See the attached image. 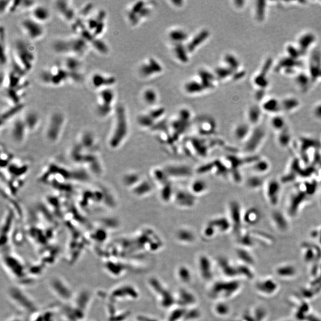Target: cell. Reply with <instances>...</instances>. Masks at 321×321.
Masks as SVG:
<instances>
[{
  "mask_svg": "<svg viewBox=\"0 0 321 321\" xmlns=\"http://www.w3.org/2000/svg\"><path fill=\"white\" fill-rule=\"evenodd\" d=\"M6 294L13 305L24 313L33 315L39 311V307L34 298L21 287L11 286L7 288Z\"/></svg>",
  "mask_w": 321,
  "mask_h": 321,
  "instance_id": "cell-1",
  "label": "cell"
},
{
  "mask_svg": "<svg viewBox=\"0 0 321 321\" xmlns=\"http://www.w3.org/2000/svg\"><path fill=\"white\" fill-rule=\"evenodd\" d=\"M54 50L60 54L69 57H79L86 52L89 43L80 36L68 39H58L54 44Z\"/></svg>",
  "mask_w": 321,
  "mask_h": 321,
  "instance_id": "cell-2",
  "label": "cell"
},
{
  "mask_svg": "<svg viewBox=\"0 0 321 321\" xmlns=\"http://www.w3.org/2000/svg\"><path fill=\"white\" fill-rule=\"evenodd\" d=\"M128 124L124 108L118 107L115 112L114 127L109 137L108 144L111 148H119L126 139L128 134Z\"/></svg>",
  "mask_w": 321,
  "mask_h": 321,
  "instance_id": "cell-3",
  "label": "cell"
},
{
  "mask_svg": "<svg viewBox=\"0 0 321 321\" xmlns=\"http://www.w3.org/2000/svg\"><path fill=\"white\" fill-rule=\"evenodd\" d=\"M14 54V64L23 71L27 72L33 68L35 60L34 52L25 41H16Z\"/></svg>",
  "mask_w": 321,
  "mask_h": 321,
  "instance_id": "cell-4",
  "label": "cell"
},
{
  "mask_svg": "<svg viewBox=\"0 0 321 321\" xmlns=\"http://www.w3.org/2000/svg\"><path fill=\"white\" fill-rule=\"evenodd\" d=\"M47 285L52 293L64 303L72 301L74 293L67 281L59 275H52L47 280Z\"/></svg>",
  "mask_w": 321,
  "mask_h": 321,
  "instance_id": "cell-5",
  "label": "cell"
},
{
  "mask_svg": "<svg viewBox=\"0 0 321 321\" xmlns=\"http://www.w3.org/2000/svg\"><path fill=\"white\" fill-rule=\"evenodd\" d=\"M40 78L45 84L56 86L63 85L70 79V73L64 65L63 66H54L51 69L42 71Z\"/></svg>",
  "mask_w": 321,
  "mask_h": 321,
  "instance_id": "cell-6",
  "label": "cell"
},
{
  "mask_svg": "<svg viewBox=\"0 0 321 321\" xmlns=\"http://www.w3.org/2000/svg\"><path fill=\"white\" fill-rule=\"evenodd\" d=\"M114 100V92L112 89L107 88L99 91L96 111L100 117L105 118L113 112Z\"/></svg>",
  "mask_w": 321,
  "mask_h": 321,
  "instance_id": "cell-7",
  "label": "cell"
},
{
  "mask_svg": "<svg viewBox=\"0 0 321 321\" xmlns=\"http://www.w3.org/2000/svg\"><path fill=\"white\" fill-rule=\"evenodd\" d=\"M237 288V285L234 282L220 281L212 285L209 290V296L218 301H224V299L233 296Z\"/></svg>",
  "mask_w": 321,
  "mask_h": 321,
  "instance_id": "cell-8",
  "label": "cell"
},
{
  "mask_svg": "<svg viewBox=\"0 0 321 321\" xmlns=\"http://www.w3.org/2000/svg\"><path fill=\"white\" fill-rule=\"evenodd\" d=\"M66 122L64 115L60 112H56L51 115L46 130L47 139L55 142L60 137Z\"/></svg>",
  "mask_w": 321,
  "mask_h": 321,
  "instance_id": "cell-9",
  "label": "cell"
},
{
  "mask_svg": "<svg viewBox=\"0 0 321 321\" xmlns=\"http://www.w3.org/2000/svg\"><path fill=\"white\" fill-rule=\"evenodd\" d=\"M139 294L136 288L133 285L124 284L114 287L109 294V296L113 301H124L137 299Z\"/></svg>",
  "mask_w": 321,
  "mask_h": 321,
  "instance_id": "cell-10",
  "label": "cell"
},
{
  "mask_svg": "<svg viewBox=\"0 0 321 321\" xmlns=\"http://www.w3.org/2000/svg\"><path fill=\"white\" fill-rule=\"evenodd\" d=\"M264 188V194L268 203L272 207H276L281 193L280 182L275 179H269L265 182Z\"/></svg>",
  "mask_w": 321,
  "mask_h": 321,
  "instance_id": "cell-11",
  "label": "cell"
},
{
  "mask_svg": "<svg viewBox=\"0 0 321 321\" xmlns=\"http://www.w3.org/2000/svg\"><path fill=\"white\" fill-rule=\"evenodd\" d=\"M266 137L264 128L258 126L252 130L249 137L244 143V150L247 153H253L260 148Z\"/></svg>",
  "mask_w": 321,
  "mask_h": 321,
  "instance_id": "cell-12",
  "label": "cell"
},
{
  "mask_svg": "<svg viewBox=\"0 0 321 321\" xmlns=\"http://www.w3.org/2000/svg\"><path fill=\"white\" fill-rule=\"evenodd\" d=\"M21 25L24 32L32 40H38L44 34V28L42 24L32 17L24 19Z\"/></svg>",
  "mask_w": 321,
  "mask_h": 321,
  "instance_id": "cell-13",
  "label": "cell"
},
{
  "mask_svg": "<svg viewBox=\"0 0 321 321\" xmlns=\"http://www.w3.org/2000/svg\"><path fill=\"white\" fill-rule=\"evenodd\" d=\"M198 272L202 280L209 281L214 276V268L211 259L206 254H200L197 259Z\"/></svg>",
  "mask_w": 321,
  "mask_h": 321,
  "instance_id": "cell-14",
  "label": "cell"
},
{
  "mask_svg": "<svg viewBox=\"0 0 321 321\" xmlns=\"http://www.w3.org/2000/svg\"><path fill=\"white\" fill-rule=\"evenodd\" d=\"M92 299V296L91 291L86 289H82L77 293L74 294V298L71 303L78 309L86 313L90 306Z\"/></svg>",
  "mask_w": 321,
  "mask_h": 321,
  "instance_id": "cell-15",
  "label": "cell"
},
{
  "mask_svg": "<svg viewBox=\"0 0 321 321\" xmlns=\"http://www.w3.org/2000/svg\"><path fill=\"white\" fill-rule=\"evenodd\" d=\"M105 18V13L101 11L97 14L96 16L90 18L87 21L86 26L94 37L96 38L102 34L105 28V23L103 22Z\"/></svg>",
  "mask_w": 321,
  "mask_h": 321,
  "instance_id": "cell-16",
  "label": "cell"
},
{
  "mask_svg": "<svg viewBox=\"0 0 321 321\" xmlns=\"http://www.w3.org/2000/svg\"><path fill=\"white\" fill-rule=\"evenodd\" d=\"M173 199L177 206L182 208L192 207L196 204V196L190 191L186 192L180 190L175 192Z\"/></svg>",
  "mask_w": 321,
  "mask_h": 321,
  "instance_id": "cell-17",
  "label": "cell"
},
{
  "mask_svg": "<svg viewBox=\"0 0 321 321\" xmlns=\"http://www.w3.org/2000/svg\"><path fill=\"white\" fill-rule=\"evenodd\" d=\"M61 309L62 316L66 321H81L86 315L71 302L67 303Z\"/></svg>",
  "mask_w": 321,
  "mask_h": 321,
  "instance_id": "cell-18",
  "label": "cell"
},
{
  "mask_svg": "<svg viewBox=\"0 0 321 321\" xmlns=\"http://www.w3.org/2000/svg\"><path fill=\"white\" fill-rule=\"evenodd\" d=\"M92 85L96 89L101 90L111 88V86L115 83L114 76L103 74L100 73H96L92 75Z\"/></svg>",
  "mask_w": 321,
  "mask_h": 321,
  "instance_id": "cell-19",
  "label": "cell"
},
{
  "mask_svg": "<svg viewBox=\"0 0 321 321\" xmlns=\"http://www.w3.org/2000/svg\"><path fill=\"white\" fill-rule=\"evenodd\" d=\"M164 169L169 178H186L192 173L190 168L183 165H170Z\"/></svg>",
  "mask_w": 321,
  "mask_h": 321,
  "instance_id": "cell-20",
  "label": "cell"
},
{
  "mask_svg": "<svg viewBox=\"0 0 321 321\" xmlns=\"http://www.w3.org/2000/svg\"><path fill=\"white\" fill-rule=\"evenodd\" d=\"M175 299L176 303L184 308H186V307H192L196 303V298L195 295L190 291L183 288L179 290Z\"/></svg>",
  "mask_w": 321,
  "mask_h": 321,
  "instance_id": "cell-21",
  "label": "cell"
},
{
  "mask_svg": "<svg viewBox=\"0 0 321 321\" xmlns=\"http://www.w3.org/2000/svg\"><path fill=\"white\" fill-rule=\"evenodd\" d=\"M229 218L232 224L233 227H236L243 224V212L241 211L240 205L236 202H232L229 204Z\"/></svg>",
  "mask_w": 321,
  "mask_h": 321,
  "instance_id": "cell-22",
  "label": "cell"
},
{
  "mask_svg": "<svg viewBox=\"0 0 321 321\" xmlns=\"http://www.w3.org/2000/svg\"><path fill=\"white\" fill-rule=\"evenodd\" d=\"M69 1H57L56 9L59 14L66 20L71 21L75 17V11Z\"/></svg>",
  "mask_w": 321,
  "mask_h": 321,
  "instance_id": "cell-23",
  "label": "cell"
},
{
  "mask_svg": "<svg viewBox=\"0 0 321 321\" xmlns=\"http://www.w3.org/2000/svg\"><path fill=\"white\" fill-rule=\"evenodd\" d=\"M261 107L263 111L272 115L280 114V112L282 111L281 100L273 97L266 99Z\"/></svg>",
  "mask_w": 321,
  "mask_h": 321,
  "instance_id": "cell-24",
  "label": "cell"
},
{
  "mask_svg": "<svg viewBox=\"0 0 321 321\" xmlns=\"http://www.w3.org/2000/svg\"><path fill=\"white\" fill-rule=\"evenodd\" d=\"M28 131L23 119L18 118L15 120L12 125V136L17 142L22 141L25 137L26 132Z\"/></svg>",
  "mask_w": 321,
  "mask_h": 321,
  "instance_id": "cell-25",
  "label": "cell"
},
{
  "mask_svg": "<svg viewBox=\"0 0 321 321\" xmlns=\"http://www.w3.org/2000/svg\"><path fill=\"white\" fill-rule=\"evenodd\" d=\"M261 218L260 211L258 209L251 207L243 212V223L249 225H253L258 223Z\"/></svg>",
  "mask_w": 321,
  "mask_h": 321,
  "instance_id": "cell-26",
  "label": "cell"
},
{
  "mask_svg": "<svg viewBox=\"0 0 321 321\" xmlns=\"http://www.w3.org/2000/svg\"><path fill=\"white\" fill-rule=\"evenodd\" d=\"M252 131V129H251L249 123H240L234 129V137L237 141L244 143L249 137Z\"/></svg>",
  "mask_w": 321,
  "mask_h": 321,
  "instance_id": "cell-27",
  "label": "cell"
},
{
  "mask_svg": "<svg viewBox=\"0 0 321 321\" xmlns=\"http://www.w3.org/2000/svg\"><path fill=\"white\" fill-rule=\"evenodd\" d=\"M316 41L315 34L311 32H305L299 36L298 41V47L302 51H306L309 49Z\"/></svg>",
  "mask_w": 321,
  "mask_h": 321,
  "instance_id": "cell-28",
  "label": "cell"
},
{
  "mask_svg": "<svg viewBox=\"0 0 321 321\" xmlns=\"http://www.w3.org/2000/svg\"><path fill=\"white\" fill-rule=\"evenodd\" d=\"M175 237L180 243L190 244L193 243L196 240V236L194 232L187 228H182L179 229L176 234Z\"/></svg>",
  "mask_w": 321,
  "mask_h": 321,
  "instance_id": "cell-29",
  "label": "cell"
},
{
  "mask_svg": "<svg viewBox=\"0 0 321 321\" xmlns=\"http://www.w3.org/2000/svg\"><path fill=\"white\" fill-rule=\"evenodd\" d=\"M210 222L219 233L227 232L233 227L229 217H218L213 219Z\"/></svg>",
  "mask_w": 321,
  "mask_h": 321,
  "instance_id": "cell-30",
  "label": "cell"
},
{
  "mask_svg": "<svg viewBox=\"0 0 321 321\" xmlns=\"http://www.w3.org/2000/svg\"><path fill=\"white\" fill-rule=\"evenodd\" d=\"M208 189L209 186L205 180L199 179H196L190 183L189 191L196 197L205 194Z\"/></svg>",
  "mask_w": 321,
  "mask_h": 321,
  "instance_id": "cell-31",
  "label": "cell"
},
{
  "mask_svg": "<svg viewBox=\"0 0 321 321\" xmlns=\"http://www.w3.org/2000/svg\"><path fill=\"white\" fill-rule=\"evenodd\" d=\"M271 168V164L269 161L265 158L258 159L254 161L252 166V170L253 172L258 175L262 176L264 174L269 172Z\"/></svg>",
  "mask_w": 321,
  "mask_h": 321,
  "instance_id": "cell-32",
  "label": "cell"
},
{
  "mask_svg": "<svg viewBox=\"0 0 321 321\" xmlns=\"http://www.w3.org/2000/svg\"><path fill=\"white\" fill-rule=\"evenodd\" d=\"M281 110L287 113H291L296 110L300 105V102L296 97L288 96L281 100Z\"/></svg>",
  "mask_w": 321,
  "mask_h": 321,
  "instance_id": "cell-33",
  "label": "cell"
},
{
  "mask_svg": "<svg viewBox=\"0 0 321 321\" xmlns=\"http://www.w3.org/2000/svg\"><path fill=\"white\" fill-rule=\"evenodd\" d=\"M50 17V13L44 6H34L32 10V18L42 23L46 22Z\"/></svg>",
  "mask_w": 321,
  "mask_h": 321,
  "instance_id": "cell-34",
  "label": "cell"
},
{
  "mask_svg": "<svg viewBox=\"0 0 321 321\" xmlns=\"http://www.w3.org/2000/svg\"><path fill=\"white\" fill-rule=\"evenodd\" d=\"M270 126L277 133L287 128V123L286 119L280 114L273 115L270 119Z\"/></svg>",
  "mask_w": 321,
  "mask_h": 321,
  "instance_id": "cell-35",
  "label": "cell"
},
{
  "mask_svg": "<svg viewBox=\"0 0 321 321\" xmlns=\"http://www.w3.org/2000/svg\"><path fill=\"white\" fill-rule=\"evenodd\" d=\"M262 111L261 107L258 106H252L247 113L248 123L251 126H258L262 118Z\"/></svg>",
  "mask_w": 321,
  "mask_h": 321,
  "instance_id": "cell-36",
  "label": "cell"
},
{
  "mask_svg": "<svg viewBox=\"0 0 321 321\" xmlns=\"http://www.w3.org/2000/svg\"><path fill=\"white\" fill-rule=\"evenodd\" d=\"M151 175L154 182H157L158 185H160L161 187L169 183V177L164 168H153L151 171Z\"/></svg>",
  "mask_w": 321,
  "mask_h": 321,
  "instance_id": "cell-37",
  "label": "cell"
},
{
  "mask_svg": "<svg viewBox=\"0 0 321 321\" xmlns=\"http://www.w3.org/2000/svg\"><path fill=\"white\" fill-rule=\"evenodd\" d=\"M56 312L54 310L38 311L32 315L31 321H56Z\"/></svg>",
  "mask_w": 321,
  "mask_h": 321,
  "instance_id": "cell-38",
  "label": "cell"
},
{
  "mask_svg": "<svg viewBox=\"0 0 321 321\" xmlns=\"http://www.w3.org/2000/svg\"><path fill=\"white\" fill-rule=\"evenodd\" d=\"M177 276L180 282L183 284H189L192 280L191 270L187 266L180 265L177 269Z\"/></svg>",
  "mask_w": 321,
  "mask_h": 321,
  "instance_id": "cell-39",
  "label": "cell"
},
{
  "mask_svg": "<svg viewBox=\"0 0 321 321\" xmlns=\"http://www.w3.org/2000/svg\"><path fill=\"white\" fill-rule=\"evenodd\" d=\"M153 190V186L147 180H142L134 188V194L139 197H143L150 194Z\"/></svg>",
  "mask_w": 321,
  "mask_h": 321,
  "instance_id": "cell-40",
  "label": "cell"
},
{
  "mask_svg": "<svg viewBox=\"0 0 321 321\" xmlns=\"http://www.w3.org/2000/svg\"><path fill=\"white\" fill-rule=\"evenodd\" d=\"M23 119L27 130H34L38 126L39 123V115L34 111L27 113Z\"/></svg>",
  "mask_w": 321,
  "mask_h": 321,
  "instance_id": "cell-41",
  "label": "cell"
},
{
  "mask_svg": "<svg viewBox=\"0 0 321 321\" xmlns=\"http://www.w3.org/2000/svg\"><path fill=\"white\" fill-rule=\"evenodd\" d=\"M291 135L288 128L278 133L277 143L281 148H287L291 142Z\"/></svg>",
  "mask_w": 321,
  "mask_h": 321,
  "instance_id": "cell-42",
  "label": "cell"
},
{
  "mask_svg": "<svg viewBox=\"0 0 321 321\" xmlns=\"http://www.w3.org/2000/svg\"><path fill=\"white\" fill-rule=\"evenodd\" d=\"M175 192L173 191L172 185L168 183L162 186L161 187L160 191V197L164 202H168L173 199Z\"/></svg>",
  "mask_w": 321,
  "mask_h": 321,
  "instance_id": "cell-43",
  "label": "cell"
},
{
  "mask_svg": "<svg viewBox=\"0 0 321 321\" xmlns=\"http://www.w3.org/2000/svg\"><path fill=\"white\" fill-rule=\"evenodd\" d=\"M265 182H264L263 178L260 175H254L249 177L247 179L246 184L247 188L252 190H256L260 189L262 186H264Z\"/></svg>",
  "mask_w": 321,
  "mask_h": 321,
  "instance_id": "cell-44",
  "label": "cell"
},
{
  "mask_svg": "<svg viewBox=\"0 0 321 321\" xmlns=\"http://www.w3.org/2000/svg\"><path fill=\"white\" fill-rule=\"evenodd\" d=\"M230 308L229 306L224 301H218L214 306V312L219 317H225L229 315Z\"/></svg>",
  "mask_w": 321,
  "mask_h": 321,
  "instance_id": "cell-45",
  "label": "cell"
},
{
  "mask_svg": "<svg viewBox=\"0 0 321 321\" xmlns=\"http://www.w3.org/2000/svg\"><path fill=\"white\" fill-rule=\"evenodd\" d=\"M186 310V308L181 306H179L176 309H172L168 316V321H183Z\"/></svg>",
  "mask_w": 321,
  "mask_h": 321,
  "instance_id": "cell-46",
  "label": "cell"
},
{
  "mask_svg": "<svg viewBox=\"0 0 321 321\" xmlns=\"http://www.w3.org/2000/svg\"><path fill=\"white\" fill-rule=\"evenodd\" d=\"M201 312L197 309H192L189 310H186L184 317V321H195L200 318Z\"/></svg>",
  "mask_w": 321,
  "mask_h": 321,
  "instance_id": "cell-47",
  "label": "cell"
},
{
  "mask_svg": "<svg viewBox=\"0 0 321 321\" xmlns=\"http://www.w3.org/2000/svg\"><path fill=\"white\" fill-rule=\"evenodd\" d=\"M217 233V231L215 229L214 225L209 222L204 227L202 230V236L204 239H209L214 237Z\"/></svg>",
  "mask_w": 321,
  "mask_h": 321,
  "instance_id": "cell-48",
  "label": "cell"
},
{
  "mask_svg": "<svg viewBox=\"0 0 321 321\" xmlns=\"http://www.w3.org/2000/svg\"><path fill=\"white\" fill-rule=\"evenodd\" d=\"M311 79L310 76H307L304 74L300 73L299 75L296 76V83L298 85V87L303 89L305 88V89L308 87L307 84H309L310 79Z\"/></svg>",
  "mask_w": 321,
  "mask_h": 321,
  "instance_id": "cell-49",
  "label": "cell"
},
{
  "mask_svg": "<svg viewBox=\"0 0 321 321\" xmlns=\"http://www.w3.org/2000/svg\"><path fill=\"white\" fill-rule=\"evenodd\" d=\"M312 114L316 120L321 121V102L315 105L312 110Z\"/></svg>",
  "mask_w": 321,
  "mask_h": 321,
  "instance_id": "cell-50",
  "label": "cell"
},
{
  "mask_svg": "<svg viewBox=\"0 0 321 321\" xmlns=\"http://www.w3.org/2000/svg\"><path fill=\"white\" fill-rule=\"evenodd\" d=\"M144 98L147 102L152 103L155 101L156 95H155V93L153 91L149 90L148 91H146L145 93Z\"/></svg>",
  "mask_w": 321,
  "mask_h": 321,
  "instance_id": "cell-51",
  "label": "cell"
},
{
  "mask_svg": "<svg viewBox=\"0 0 321 321\" xmlns=\"http://www.w3.org/2000/svg\"><path fill=\"white\" fill-rule=\"evenodd\" d=\"M136 319V321H158L153 318H150L149 316H141V315L138 316Z\"/></svg>",
  "mask_w": 321,
  "mask_h": 321,
  "instance_id": "cell-52",
  "label": "cell"
},
{
  "mask_svg": "<svg viewBox=\"0 0 321 321\" xmlns=\"http://www.w3.org/2000/svg\"><path fill=\"white\" fill-rule=\"evenodd\" d=\"M7 321H27L24 318L20 316H14L10 318Z\"/></svg>",
  "mask_w": 321,
  "mask_h": 321,
  "instance_id": "cell-53",
  "label": "cell"
}]
</instances>
